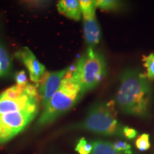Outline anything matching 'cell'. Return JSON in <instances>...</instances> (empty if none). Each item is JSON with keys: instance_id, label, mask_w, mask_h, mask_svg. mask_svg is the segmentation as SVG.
<instances>
[{"instance_id": "5b68a950", "label": "cell", "mask_w": 154, "mask_h": 154, "mask_svg": "<svg viewBox=\"0 0 154 154\" xmlns=\"http://www.w3.org/2000/svg\"><path fill=\"white\" fill-rule=\"evenodd\" d=\"M38 90L36 86L14 85L0 94V116L38 104Z\"/></svg>"}, {"instance_id": "7c38bea8", "label": "cell", "mask_w": 154, "mask_h": 154, "mask_svg": "<svg viewBox=\"0 0 154 154\" xmlns=\"http://www.w3.org/2000/svg\"><path fill=\"white\" fill-rule=\"evenodd\" d=\"M93 149L91 154H124L116 151L113 143L106 140L97 139L91 142Z\"/></svg>"}, {"instance_id": "ba28073f", "label": "cell", "mask_w": 154, "mask_h": 154, "mask_svg": "<svg viewBox=\"0 0 154 154\" xmlns=\"http://www.w3.org/2000/svg\"><path fill=\"white\" fill-rule=\"evenodd\" d=\"M71 67L68 66L61 70L46 72L40 80L38 85V96L42 109L49 103L56 92L60 87L61 82L69 72Z\"/></svg>"}, {"instance_id": "8992f818", "label": "cell", "mask_w": 154, "mask_h": 154, "mask_svg": "<svg viewBox=\"0 0 154 154\" xmlns=\"http://www.w3.org/2000/svg\"><path fill=\"white\" fill-rule=\"evenodd\" d=\"M39 103L0 116V144L7 143L20 134L36 118Z\"/></svg>"}, {"instance_id": "52a82bcc", "label": "cell", "mask_w": 154, "mask_h": 154, "mask_svg": "<svg viewBox=\"0 0 154 154\" xmlns=\"http://www.w3.org/2000/svg\"><path fill=\"white\" fill-rule=\"evenodd\" d=\"M83 29L85 42L88 47L94 48L101 37L100 26L96 17V5L94 0H80Z\"/></svg>"}, {"instance_id": "277c9868", "label": "cell", "mask_w": 154, "mask_h": 154, "mask_svg": "<svg viewBox=\"0 0 154 154\" xmlns=\"http://www.w3.org/2000/svg\"><path fill=\"white\" fill-rule=\"evenodd\" d=\"M106 72V62L103 55L94 48L88 47L77 61L72 76L86 93L99 85Z\"/></svg>"}, {"instance_id": "ffe728a7", "label": "cell", "mask_w": 154, "mask_h": 154, "mask_svg": "<svg viewBox=\"0 0 154 154\" xmlns=\"http://www.w3.org/2000/svg\"><path fill=\"white\" fill-rule=\"evenodd\" d=\"M59 154H61V153H59Z\"/></svg>"}, {"instance_id": "4fadbf2b", "label": "cell", "mask_w": 154, "mask_h": 154, "mask_svg": "<svg viewBox=\"0 0 154 154\" xmlns=\"http://www.w3.org/2000/svg\"><path fill=\"white\" fill-rule=\"evenodd\" d=\"M96 8H99L104 11H116L121 8L120 2L116 0H94Z\"/></svg>"}, {"instance_id": "d6986e66", "label": "cell", "mask_w": 154, "mask_h": 154, "mask_svg": "<svg viewBox=\"0 0 154 154\" xmlns=\"http://www.w3.org/2000/svg\"><path fill=\"white\" fill-rule=\"evenodd\" d=\"M123 134H124V137L128 140H133L137 136L138 131L134 128H131V127L124 126V130H123Z\"/></svg>"}, {"instance_id": "2e32d148", "label": "cell", "mask_w": 154, "mask_h": 154, "mask_svg": "<svg viewBox=\"0 0 154 154\" xmlns=\"http://www.w3.org/2000/svg\"><path fill=\"white\" fill-rule=\"evenodd\" d=\"M135 145L140 151H148L151 148L149 134H143L138 136L135 141Z\"/></svg>"}, {"instance_id": "5bb4252c", "label": "cell", "mask_w": 154, "mask_h": 154, "mask_svg": "<svg viewBox=\"0 0 154 154\" xmlns=\"http://www.w3.org/2000/svg\"><path fill=\"white\" fill-rule=\"evenodd\" d=\"M143 61L147 72L146 76L151 82H153L154 81V54L151 53L148 56H143Z\"/></svg>"}, {"instance_id": "ac0fdd59", "label": "cell", "mask_w": 154, "mask_h": 154, "mask_svg": "<svg viewBox=\"0 0 154 154\" xmlns=\"http://www.w3.org/2000/svg\"><path fill=\"white\" fill-rule=\"evenodd\" d=\"M15 81H16L17 85L18 86H26L29 84L28 79L26 72L24 71H19L15 75Z\"/></svg>"}, {"instance_id": "9a60e30c", "label": "cell", "mask_w": 154, "mask_h": 154, "mask_svg": "<svg viewBox=\"0 0 154 154\" xmlns=\"http://www.w3.org/2000/svg\"><path fill=\"white\" fill-rule=\"evenodd\" d=\"M93 146L91 142H88L85 138H81L77 142L75 151L79 154H91Z\"/></svg>"}, {"instance_id": "9c48e42d", "label": "cell", "mask_w": 154, "mask_h": 154, "mask_svg": "<svg viewBox=\"0 0 154 154\" xmlns=\"http://www.w3.org/2000/svg\"><path fill=\"white\" fill-rule=\"evenodd\" d=\"M15 57L27 69L31 81L34 83L39 82L46 73V68L32 50L28 47L21 48L15 53Z\"/></svg>"}, {"instance_id": "30bf717a", "label": "cell", "mask_w": 154, "mask_h": 154, "mask_svg": "<svg viewBox=\"0 0 154 154\" xmlns=\"http://www.w3.org/2000/svg\"><path fill=\"white\" fill-rule=\"evenodd\" d=\"M57 9L59 13L67 18L79 21L82 17L79 1L77 0H61L57 3Z\"/></svg>"}, {"instance_id": "7a4b0ae2", "label": "cell", "mask_w": 154, "mask_h": 154, "mask_svg": "<svg viewBox=\"0 0 154 154\" xmlns=\"http://www.w3.org/2000/svg\"><path fill=\"white\" fill-rule=\"evenodd\" d=\"M124 125L116 119L110 103L99 101L90 108L86 116L60 130V134L72 131H86L107 136L124 137Z\"/></svg>"}, {"instance_id": "e0dca14e", "label": "cell", "mask_w": 154, "mask_h": 154, "mask_svg": "<svg viewBox=\"0 0 154 154\" xmlns=\"http://www.w3.org/2000/svg\"><path fill=\"white\" fill-rule=\"evenodd\" d=\"M113 148L121 153L124 154H132L131 146L127 142L123 141V140H116L113 143Z\"/></svg>"}, {"instance_id": "3957f363", "label": "cell", "mask_w": 154, "mask_h": 154, "mask_svg": "<svg viewBox=\"0 0 154 154\" xmlns=\"http://www.w3.org/2000/svg\"><path fill=\"white\" fill-rule=\"evenodd\" d=\"M69 73L63 79L58 91L42 109L36 124L37 128L52 124L59 117L70 111L85 94Z\"/></svg>"}, {"instance_id": "6da1fadb", "label": "cell", "mask_w": 154, "mask_h": 154, "mask_svg": "<svg viewBox=\"0 0 154 154\" xmlns=\"http://www.w3.org/2000/svg\"><path fill=\"white\" fill-rule=\"evenodd\" d=\"M153 96L151 82L137 69H127L121 73L116 103L123 113L142 119L150 116Z\"/></svg>"}, {"instance_id": "8fae6325", "label": "cell", "mask_w": 154, "mask_h": 154, "mask_svg": "<svg viewBox=\"0 0 154 154\" xmlns=\"http://www.w3.org/2000/svg\"><path fill=\"white\" fill-rule=\"evenodd\" d=\"M11 58L7 49L0 44V78L9 76L12 71Z\"/></svg>"}]
</instances>
